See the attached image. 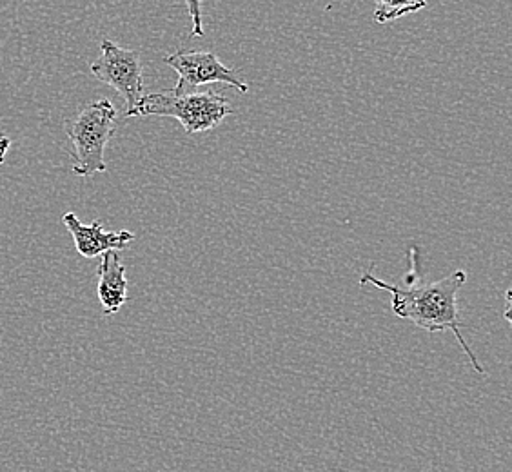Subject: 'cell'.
Wrapping results in <instances>:
<instances>
[{"label": "cell", "instance_id": "3957f363", "mask_svg": "<svg viewBox=\"0 0 512 472\" xmlns=\"http://www.w3.org/2000/svg\"><path fill=\"white\" fill-rule=\"evenodd\" d=\"M231 113L233 109L226 97L213 89L200 93H177L171 89L144 95L133 111V117L177 118L188 135H197L217 128Z\"/></svg>", "mask_w": 512, "mask_h": 472}, {"label": "cell", "instance_id": "6da1fadb", "mask_svg": "<svg viewBox=\"0 0 512 472\" xmlns=\"http://www.w3.org/2000/svg\"><path fill=\"white\" fill-rule=\"evenodd\" d=\"M465 282H467V273L462 269L427 286H393L369 273L360 278L362 286L371 284L391 295V309L398 318L409 320L416 327L429 333L451 331L456 336L463 353L467 354L474 371L485 374L483 365L478 362L473 349L465 342L460 329L463 325L458 318V291L462 289Z\"/></svg>", "mask_w": 512, "mask_h": 472}, {"label": "cell", "instance_id": "8992f818", "mask_svg": "<svg viewBox=\"0 0 512 472\" xmlns=\"http://www.w3.org/2000/svg\"><path fill=\"white\" fill-rule=\"evenodd\" d=\"M62 222L69 235L73 236L79 255L84 258H97L108 251H122L135 240L131 231H106L100 220L86 226L71 211L62 217Z\"/></svg>", "mask_w": 512, "mask_h": 472}, {"label": "cell", "instance_id": "9c48e42d", "mask_svg": "<svg viewBox=\"0 0 512 472\" xmlns=\"http://www.w3.org/2000/svg\"><path fill=\"white\" fill-rule=\"evenodd\" d=\"M188 6L189 17L193 22V37H204V20H202V0H184Z\"/></svg>", "mask_w": 512, "mask_h": 472}, {"label": "cell", "instance_id": "52a82bcc", "mask_svg": "<svg viewBox=\"0 0 512 472\" xmlns=\"http://www.w3.org/2000/svg\"><path fill=\"white\" fill-rule=\"evenodd\" d=\"M99 286L97 295L104 315L119 313L120 307L128 302V278L126 266L120 260L119 251H108L100 258L97 267Z\"/></svg>", "mask_w": 512, "mask_h": 472}, {"label": "cell", "instance_id": "30bf717a", "mask_svg": "<svg viewBox=\"0 0 512 472\" xmlns=\"http://www.w3.org/2000/svg\"><path fill=\"white\" fill-rule=\"evenodd\" d=\"M11 148V138L6 135H0V166L4 164V160L8 157V151Z\"/></svg>", "mask_w": 512, "mask_h": 472}, {"label": "cell", "instance_id": "ba28073f", "mask_svg": "<svg viewBox=\"0 0 512 472\" xmlns=\"http://www.w3.org/2000/svg\"><path fill=\"white\" fill-rule=\"evenodd\" d=\"M427 6V0H376L375 22L387 24L405 15L418 13Z\"/></svg>", "mask_w": 512, "mask_h": 472}, {"label": "cell", "instance_id": "277c9868", "mask_svg": "<svg viewBox=\"0 0 512 472\" xmlns=\"http://www.w3.org/2000/svg\"><path fill=\"white\" fill-rule=\"evenodd\" d=\"M91 73L95 79L108 84L126 102V117H133L138 102L144 93V66L140 53L124 50L115 42L104 39L100 42L99 59L91 62Z\"/></svg>", "mask_w": 512, "mask_h": 472}, {"label": "cell", "instance_id": "7a4b0ae2", "mask_svg": "<svg viewBox=\"0 0 512 472\" xmlns=\"http://www.w3.org/2000/svg\"><path fill=\"white\" fill-rule=\"evenodd\" d=\"M117 109L108 99L95 100L64 122V131L73 146L71 171L77 177L106 173V148L117 129Z\"/></svg>", "mask_w": 512, "mask_h": 472}, {"label": "cell", "instance_id": "5b68a950", "mask_svg": "<svg viewBox=\"0 0 512 472\" xmlns=\"http://www.w3.org/2000/svg\"><path fill=\"white\" fill-rule=\"evenodd\" d=\"M164 62L178 73L177 86L173 88L177 93H186L189 89L207 84H227L238 89L242 95L249 93L246 80L240 79L233 69L224 66L211 51H177L164 57Z\"/></svg>", "mask_w": 512, "mask_h": 472}]
</instances>
